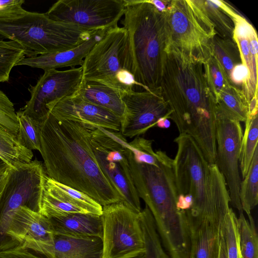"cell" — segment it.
Listing matches in <instances>:
<instances>
[{
  "instance_id": "obj_8",
  "label": "cell",
  "mask_w": 258,
  "mask_h": 258,
  "mask_svg": "<svg viewBox=\"0 0 258 258\" xmlns=\"http://www.w3.org/2000/svg\"><path fill=\"white\" fill-rule=\"evenodd\" d=\"M167 45L204 63L212 55L214 26L196 0L170 1L165 12Z\"/></svg>"
},
{
  "instance_id": "obj_13",
  "label": "cell",
  "mask_w": 258,
  "mask_h": 258,
  "mask_svg": "<svg viewBox=\"0 0 258 258\" xmlns=\"http://www.w3.org/2000/svg\"><path fill=\"white\" fill-rule=\"evenodd\" d=\"M125 107L120 133L130 138L139 136L163 119H169L171 110L160 87L154 90H131L120 94Z\"/></svg>"
},
{
  "instance_id": "obj_36",
  "label": "cell",
  "mask_w": 258,
  "mask_h": 258,
  "mask_svg": "<svg viewBox=\"0 0 258 258\" xmlns=\"http://www.w3.org/2000/svg\"><path fill=\"white\" fill-rule=\"evenodd\" d=\"M237 217L231 208L226 216L223 224L227 258H241L239 248Z\"/></svg>"
},
{
  "instance_id": "obj_43",
  "label": "cell",
  "mask_w": 258,
  "mask_h": 258,
  "mask_svg": "<svg viewBox=\"0 0 258 258\" xmlns=\"http://www.w3.org/2000/svg\"><path fill=\"white\" fill-rule=\"evenodd\" d=\"M10 168L5 173L0 176V198L7 181Z\"/></svg>"
},
{
  "instance_id": "obj_23",
  "label": "cell",
  "mask_w": 258,
  "mask_h": 258,
  "mask_svg": "<svg viewBox=\"0 0 258 258\" xmlns=\"http://www.w3.org/2000/svg\"><path fill=\"white\" fill-rule=\"evenodd\" d=\"M82 99L112 112L121 119L125 107L120 93L110 87L95 81L82 80L75 94Z\"/></svg>"
},
{
  "instance_id": "obj_11",
  "label": "cell",
  "mask_w": 258,
  "mask_h": 258,
  "mask_svg": "<svg viewBox=\"0 0 258 258\" xmlns=\"http://www.w3.org/2000/svg\"><path fill=\"white\" fill-rule=\"evenodd\" d=\"M47 174L42 163L32 160L16 168H10L0 198V240L6 236L13 212L22 206L38 212Z\"/></svg>"
},
{
  "instance_id": "obj_14",
  "label": "cell",
  "mask_w": 258,
  "mask_h": 258,
  "mask_svg": "<svg viewBox=\"0 0 258 258\" xmlns=\"http://www.w3.org/2000/svg\"><path fill=\"white\" fill-rule=\"evenodd\" d=\"M44 71L36 84L28 88L30 98L22 110L24 114L40 122L49 113L48 104L75 94L83 80L81 67Z\"/></svg>"
},
{
  "instance_id": "obj_40",
  "label": "cell",
  "mask_w": 258,
  "mask_h": 258,
  "mask_svg": "<svg viewBox=\"0 0 258 258\" xmlns=\"http://www.w3.org/2000/svg\"><path fill=\"white\" fill-rule=\"evenodd\" d=\"M24 0H0V19L13 18L25 13Z\"/></svg>"
},
{
  "instance_id": "obj_27",
  "label": "cell",
  "mask_w": 258,
  "mask_h": 258,
  "mask_svg": "<svg viewBox=\"0 0 258 258\" xmlns=\"http://www.w3.org/2000/svg\"><path fill=\"white\" fill-rule=\"evenodd\" d=\"M214 26L216 34L233 39L234 21L223 7L221 1L196 0Z\"/></svg>"
},
{
  "instance_id": "obj_21",
  "label": "cell",
  "mask_w": 258,
  "mask_h": 258,
  "mask_svg": "<svg viewBox=\"0 0 258 258\" xmlns=\"http://www.w3.org/2000/svg\"><path fill=\"white\" fill-rule=\"evenodd\" d=\"M188 223L189 258H218L223 226L219 227L207 220L188 219Z\"/></svg>"
},
{
  "instance_id": "obj_5",
  "label": "cell",
  "mask_w": 258,
  "mask_h": 258,
  "mask_svg": "<svg viewBox=\"0 0 258 258\" xmlns=\"http://www.w3.org/2000/svg\"><path fill=\"white\" fill-rule=\"evenodd\" d=\"M99 31L54 21L45 13L27 11L13 18L0 19V35L18 43L27 57L74 48Z\"/></svg>"
},
{
  "instance_id": "obj_34",
  "label": "cell",
  "mask_w": 258,
  "mask_h": 258,
  "mask_svg": "<svg viewBox=\"0 0 258 258\" xmlns=\"http://www.w3.org/2000/svg\"><path fill=\"white\" fill-rule=\"evenodd\" d=\"M25 57L24 50L15 41L0 42V83L9 81L13 68Z\"/></svg>"
},
{
  "instance_id": "obj_3",
  "label": "cell",
  "mask_w": 258,
  "mask_h": 258,
  "mask_svg": "<svg viewBox=\"0 0 258 258\" xmlns=\"http://www.w3.org/2000/svg\"><path fill=\"white\" fill-rule=\"evenodd\" d=\"M134 185L153 217L162 244L171 258H187L190 233L186 213L177 206L173 159L160 150L156 165L137 161L128 146Z\"/></svg>"
},
{
  "instance_id": "obj_31",
  "label": "cell",
  "mask_w": 258,
  "mask_h": 258,
  "mask_svg": "<svg viewBox=\"0 0 258 258\" xmlns=\"http://www.w3.org/2000/svg\"><path fill=\"white\" fill-rule=\"evenodd\" d=\"M258 116L257 114L247 118L245 121V128L243 133L240 155L239 168L243 178L246 174L257 146Z\"/></svg>"
},
{
  "instance_id": "obj_44",
  "label": "cell",
  "mask_w": 258,
  "mask_h": 258,
  "mask_svg": "<svg viewBox=\"0 0 258 258\" xmlns=\"http://www.w3.org/2000/svg\"><path fill=\"white\" fill-rule=\"evenodd\" d=\"M9 168L8 165L0 158V176L5 173Z\"/></svg>"
},
{
  "instance_id": "obj_41",
  "label": "cell",
  "mask_w": 258,
  "mask_h": 258,
  "mask_svg": "<svg viewBox=\"0 0 258 258\" xmlns=\"http://www.w3.org/2000/svg\"><path fill=\"white\" fill-rule=\"evenodd\" d=\"M218 258H227V248L223 230V225L221 230Z\"/></svg>"
},
{
  "instance_id": "obj_45",
  "label": "cell",
  "mask_w": 258,
  "mask_h": 258,
  "mask_svg": "<svg viewBox=\"0 0 258 258\" xmlns=\"http://www.w3.org/2000/svg\"><path fill=\"white\" fill-rule=\"evenodd\" d=\"M145 257V256H144V254H141L136 257H135V258H144Z\"/></svg>"
},
{
  "instance_id": "obj_37",
  "label": "cell",
  "mask_w": 258,
  "mask_h": 258,
  "mask_svg": "<svg viewBox=\"0 0 258 258\" xmlns=\"http://www.w3.org/2000/svg\"><path fill=\"white\" fill-rule=\"evenodd\" d=\"M153 141L151 140L137 136L132 142L128 143V146L137 161L152 165H156L158 163L160 158V150L157 151L153 150Z\"/></svg>"
},
{
  "instance_id": "obj_15",
  "label": "cell",
  "mask_w": 258,
  "mask_h": 258,
  "mask_svg": "<svg viewBox=\"0 0 258 258\" xmlns=\"http://www.w3.org/2000/svg\"><path fill=\"white\" fill-rule=\"evenodd\" d=\"M6 236L26 249L47 258H55V233L50 220L26 206L13 212Z\"/></svg>"
},
{
  "instance_id": "obj_18",
  "label": "cell",
  "mask_w": 258,
  "mask_h": 258,
  "mask_svg": "<svg viewBox=\"0 0 258 258\" xmlns=\"http://www.w3.org/2000/svg\"><path fill=\"white\" fill-rule=\"evenodd\" d=\"M229 14L234 21L233 39L238 47L242 63L248 71V78L241 90L248 104V110H257V64L258 42L256 32L243 17L230 7Z\"/></svg>"
},
{
  "instance_id": "obj_7",
  "label": "cell",
  "mask_w": 258,
  "mask_h": 258,
  "mask_svg": "<svg viewBox=\"0 0 258 258\" xmlns=\"http://www.w3.org/2000/svg\"><path fill=\"white\" fill-rule=\"evenodd\" d=\"M81 67L83 80L102 84L120 94L139 86L134 76L128 33L123 27L106 31Z\"/></svg>"
},
{
  "instance_id": "obj_25",
  "label": "cell",
  "mask_w": 258,
  "mask_h": 258,
  "mask_svg": "<svg viewBox=\"0 0 258 258\" xmlns=\"http://www.w3.org/2000/svg\"><path fill=\"white\" fill-rule=\"evenodd\" d=\"M248 104L242 91L231 84L221 92L216 103V120L245 122Z\"/></svg>"
},
{
  "instance_id": "obj_20",
  "label": "cell",
  "mask_w": 258,
  "mask_h": 258,
  "mask_svg": "<svg viewBox=\"0 0 258 258\" xmlns=\"http://www.w3.org/2000/svg\"><path fill=\"white\" fill-rule=\"evenodd\" d=\"M107 31H98L80 45L69 50L37 56H25L17 66H26L44 71L63 67H81L86 56Z\"/></svg>"
},
{
  "instance_id": "obj_22",
  "label": "cell",
  "mask_w": 258,
  "mask_h": 258,
  "mask_svg": "<svg viewBox=\"0 0 258 258\" xmlns=\"http://www.w3.org/2000/svg\"><path fill=\"white\" fill-rule=\"evenodd\" d=\"M56 235L75 237H98L102 239L101 216L73 213L49 219Z\"/></svg>"
},
{
  "instance_id": "obj_6",
  "label": "cell",
  "mask_w": 258,
  "mask_h": 258,
  "mask_svg": "<svg viewBox=\"0 0 258 258\" xmlns=\"http://www.w3.org/2000/svg\"><path fill=\"white\" fill-rule=\"evenodd\" d=\"M177 151L173 169L177 206L187 218L216 222L211 203L210 164L194 139L180 134L174 140Z\"/></svg>"
},
{
  "instance_id": "obj_46",
  "label": "cell",
  "mask_w": 258,
  "mask_h": 258,
  "mask_svg": "<svg viewBox=\"0 0 258 258\" xmlns=\"http://www.w3.org/2000/svg\"><path fill=\"white\" fill-rule=\"evenodd\" d=\"M4 39H5V38H4L3 36H2L1 35H0V42H1V41H4Z\"/></svg>"
},
{
  "instance_id": "obj_4",
  "label": "cell",
  "mask_w": 258,
  "mask_h": 258,
  "mask_svg": "<svg viewBox=\"0 0 258 258\" xmlns=\"http://www.w3.org/2000/svg\"><path fill=\"white\" fill-rule=\"evenodd\" d=\"M122 23L128 33L135 79L143 90L159 88L167 36L165 13L148 0H124Z\"/></svg>"
},
{
  "instance_id": "obj_24",
  "label": "cell",
  "mask_w": 258,
  "mask_h": 258,
  "mask_svg": "<svg viewBox=\"0 0 258 258\" xmlns=\"http://www.w3.org/2000/svg\"><path fill=\"white\" fill-rule=\"evenodd\" d=\"M55 258H102V239L56 235Z\"/></svg>"
},
{
  "instance_id": "obj_9",
  "label": "cell",
  "mask_w": 258,
  "mask_h": 258,
  "mask_svg": "<svg viewBox=\"0 0 258 258\" xmlns=\"http://www.w3.org/2000/svg\"><path fill=\"white\" fill-rule=\"evenodd\" d=\"M91 145L101 170L122 202L136 213L142 211L127 158L128 143L118 132L94 126Z\"/></svg>"
},
{
  "instance_id": "obj_1",
  "label": "cell",
  "mask_w": 258,
  "mask_h": 258,
  "mask_svg": "<svg viewBox=\"0 0 258 258\" xmlns=\"http://www.w3.org/2000/svg\"><path fill=\"white\" fill-rule=\"evenodd\" d=\"M94 126L58 119L49 113L41 121L40 153L49 178L104 206L121 199L96 160L90 142Z\"/></svg>"
},
{
  "instance_id": "obj_39",
  "label": "cell",
  "mask_w": 258,
  "mask_h": 258,
  "mask_svg": "<svg viewBox=\"0 0 258 258\" xmlns=\"http://www.w3.org/2000/svg\"><path fill=\"white\" fill-rule=\"evenodd\" d=\"M0 258H47L23 247L10 238L0 241Z\"/></svg>"
},
{
  "instance_id": "obj_16",
  "label": "cell",
  "mask_w": 258,
  "mask_h": 258,
  "mask_svg": "<svg viewBox=\"0 0 258 258\" xmlns=\"http://www.w3.org/2000/svg\"><path fill=\"white\" fill-rule=\"evenodd\" d=\"M243 131L239 122L217 120L216 151L215 164L224 177L230 198V204L242 211L239 200L241 182L239 158Z\"/></svg>"
},
{
  "instance_id": "obj_30",
  "label": "cell",
  "mask_w": 258,
  "mask_h": 258,
  "mask_svg": "<svg viewBox=\"0 0 258 258\" xmlns=\"http://www.w3.org/2000/svg\"><path fill=\"white\" fill-rule=\"evenodd\" d=\"M239 200L243 212L248 217L258 203V147L256 148L247 172L239 187Z\"/></svg>"
},
{
  "instance_id": "obj_38",
  "label": "cell",
  "mask_w": 258,
  "mask_h": 258,
  "mask_svg": "<svg viewBox=\"0 0 258 258\" xmlns=\"http://www.w3.org/2000/svg\"><path fill=\"white\" fill-rule=\"evenodd\" d=\"M0 125L17 135L18 122L13 102L0 89Z\"/></svg>"
},
{
  "instance_id": "obj_2",
  "label": "cell",
  "mask_w": 258,
  "mask_h": 258,
  "mask_svg": "<svg viewBox=\"0 0 258 258\" xmlns=\"http://www.w3.org/2000/svg\"><path fill=\"white\" fill-rule=\"evenodd\" d=\"M160 89L171 110L169 119L179 134L190 136L210 164L216 158V102L204 64L181 51L166 47Z\"/></svg>"
},
{
  "instance_id": "obj_28",
  "label": "cell",
  "mask_w": 258,
  "mask_h": 258,
  "mask_svg": "<svg viewBox=\"0 0 258 258\" xmlns=\"http://www.w3.org/2000/svg\"><path fill=\"white\" fill-rule=\"evenodd\" d=\"M211 46L212 55L219 62L229 80L234 70L242 64L237 45L233 39L216 34L211 40Z\"/></svg>"
},
{
  "instance_id": "obj_42",
  "label": "cell",
  "mask_w": 258,
  "mask_h": 258,
  "mask_svg": "<svg viewBox=\"0 0 258 258\" xmlns=\"http://www.w3.org/2000/svg\"><path fill=\"white\" fill-rule=\"evenodd\" d=\"M159 11L165 13L167 9L170 1L148 0Z\"/></svg>"
},
{
  "instance_id": "obj_10",
  "label": "cell",
  "mask_w": 258,
  "mask_h": 258,
  "mask_svg": "<svg viewBox=\"0 0 258 258\" xmlns=\"http://www.w3.org/2000/svg\"><path fill=\"white\" fill-rule=\"evenodd\" d=\"M102 258H135L145 253L139 214L119 202L102 206Z\"/></svg>"
},
{
  "instance_id": "obj_29",
  "label": "cell",
  "mask_w": 258,
  "mask_h": 258,
  "mask_svg": "<svg viewBox=\"0 0 258 258\" xmlns=\"http://www.w3.org/2000/svg\"><path fill=\"white\" fill-rule=\"evenodd\" d=\"M139 221L145 244L144 258H171L164 249L153 217L146 206L139 213Z\"/></svg>"
},
{
  "instance_id": "obj_19",
  "label": "cell",
  "mask_w": 258,
  "mask_h": 258,
  "mask_svg": "<svg viewBox=\"0 0 258 258\" xmlns=\"http://www.w3.org/2000/svg\"><path fill=\"white\" fill-rule=\"evenodd\" d=\"M47 108L58 119L88 124L113 132L120 131L121 121L118 116L75 94L48 104Z\"/></svg>"
},
{
  "instance_id": "obj_35",
  "label": "cell",
  "mask_w": 258,
  "mask_h": 258,
  "mask_svg": "<svg viewBox=\"0 0 258 258\" xmlns=\"http://www.w3.org/2000/svg\"><path fill=\"white\" fill-rule=\"evenodd\" d=\"M203 64L207 82L216 103L221 92L231 84L224 70L214 56L211 55Z\"/></svg>"
},
{
  "instance_id": "obj_17",
  "label": "cell",
  "mask_w": 258,
  "mask_h": 258,
  "mask_svg": "<svg viewBox=\"0 0 258 258\" xmlns=\"http://www.w3.org/2000/svg\"><path fill=\"white\" fill-rule=\"evenodd\" d=\"M38 212L48 219L73 213L101 216L102 206L87 195L57 182L47 175Z\"/></svg>"
},
{
  "instance_id": "obj_32",
  "label": "cell",
  "mask_w": 258,
  "mask_h": 258,
  "mask_svg": "<svg viewBox=\"0 0 258 258\" xmlns=\"http://www.w3.org/2000/svg\"><path fill=\"white\" fill-rule=\"evenodd\" d=\"M246 219L243 212H239L237 224L241 258H258V237L254 220Z\"/></svg>"
},
{
  "instance_id": "obj_12",
  "label": "cell",
  "mask_w": 258,
  "mask_h": 258,
  "mask_svg": "<svg viewBox=\"0 0 258 258\" xmlns=\"http://www.w3.org/2000/svg\"><path fill=\"white\" fill-rule=\"evenodd\" d=\"M124 11V0H59L45 14L54 21L107 31L118 26Z\"/></svg>"
},
{
  "instance_id": "obj_33",
  "label": "cell",
  "mask_w": 258,
  "mask_h": 258,
  "mask_svg": "<svg viewBox=\"0 0 258 258\" xmlns=\"http://www.w3.org/2000/svg\"><path fill=\"white\" fill-rule=\"evenodd\" d=\"M18 131L17 138L24 147L32 151H40L41 122L24 114L22 110L17 112Z\"/></svg>"
},
{
  "instance_id": "obj_26",
  "label": "cell",
  "mask_w": 258,
  "mask_h": 258,
  "mask_svg": "<svg viewBox=\"0 0 258 258\" xmlns=\"http://www.w3.org/2000/svg\"><path fill=\"white\" fill-rule=\"evenodd\" d=\"M33 157L32 151L21 145L16 135L0 125V158L10 168L29 163Z\"/></svg>"
}]
</instances>
